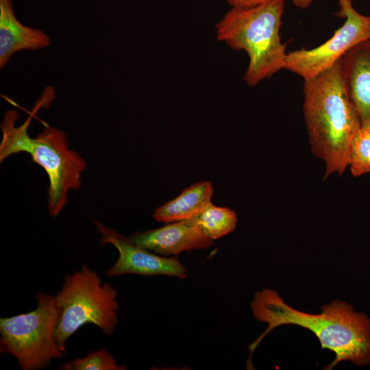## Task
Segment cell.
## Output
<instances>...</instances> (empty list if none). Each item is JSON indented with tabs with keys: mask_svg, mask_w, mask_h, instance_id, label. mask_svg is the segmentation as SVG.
I'll list each match as a JSON object with an SVG mask.
<instances>
[{
	"mask_svg": "<svg viewBox=\"0 0 370 370\" xmlns=\"http://www.w3.org/2000/svg\"><path fill=\"white\" fill-rule=\"evenodd\" d=\"M251 308L258 321L268 324L248 347L251 356L272 330L292 324L310 330L322 348L335 353V359L324 369H332L343 360L358 366L370 364V319L346 302L334 300L322 306L320 314H309L288 306L276 291L266 288L256 293Z\"/></svg>",
	"mask_w": 370,
	"mask_h": 370,
	"instance_id": "1",
	"label": "cell"
},
{
	"mask_svg": "<svg viewBox=\"0 0 370 370\" xmlns=\"http://www.w3.org/2000/svg\"><path fill=\"white\" fill-rule=\"evenodd\" d=\"M304 116L312 153L325 164L323 180L349 167L352 139L362 127L344 82L341 60L304 83Z\"/></svg>",
	"mask_w": 370,
	"mask_h": 370,
	"instance_id": "2",
	"label": "cell"
},
{
	"mask_svg": "<svg viewBox=\"0 0 370 370\" xmlns=\"http://www.w3.org/2000/svg\"><path fill=\"white\" fill-rule=\"evenodd\" d=\"M52 92L47 91L19 126L16 125L19 116L18 111L15 109L6 111L1 123L0 162L13 154L29 153L32 161L44 169L48 175L47 208L49 214L56 217L67 202L69 191L80 188L81 174L86 169V162L69 148L67 137L60 129L47 125L36 138L28 134L32 118L41 107L49 103L53 96Z\"/></svg>",
	"mask_w": 370,
	"mask_h": 370,
	"instance_id": "3",
	"label": "cell"
},
{
	"mask_svg": "<svg viewBox=\"0 0 370 370\" xmlns=\"http://www.w3.org/2000/svg\"><path fill=\"white\" fill-rule=\"evenodd\" d=\"M284 12V0L232 8L216 25L219 41L247 52L249 61L244 79L250 86L284 69L287 53L280 34Z\"/></svg>",
	"mask_w": 370,
	"mask_h": 370,
	"instance_id": "4",
	"label": "cell"
},
{
	"mask_svg": "<svg viewBox=\"0 0 370 370\" xmlns=\"http://www.w3.org/2000/svg\"><path fill=\"white\" fill-rule=\"evenodd\" d=\"M117 295L112 284L102 283L97 273L86 264L65 275L56 295L61 310L56 338L64 354L67 340L84 325H95L104 334H112L119 322Z\"/></svg>",
	"mask_w": 370,
	"mask_h": 370,
	"instance_id": "5",
	"label": "cell"
},
{
	"mask_svg": "<svg viewBox=\"0 0 370 370\" xmlns=\"http://www.w3.org/2000/svg\"><path fill=\"white\" fill-rule=\"evenodd\" d=\"M36 298L34 310L0 319V352L13 356L23 370L47 368L64 354L56 338L61 315L56 295L39 292Z\"/></svg>",
	"mask_w": 370,
	"mask_h": 370,
	"instance_id": "6",
	"label": "cell"
},
{
	"mask_svg": "<svg viewBox=\"0 0 370 370\" xmlns=\"http://www.w3.org/2000/svg\"><path fill=\"white\" fill-rule=\"evenodd\" d=\"M339 14L345 21L333 36L317 47L287 53L284 69L304 80L328 70L352 48L370 39V16L363 15L353 7L352 0H338Z\"/></svg>",
	"mask_w": 370,
	"mask_h": 370,
	"instance_id": "7",
	"label": "cell"
},
{
	"mask_svg": "<svg viewBox=\"0 0 370 370\" xmlns=\"http://www.w3.org/2000/svg\"><path fill=\"white\" fill-rule=\"evenodd\" d=\"M101 245L110 244L119 252L115 263L107 271L109 276L137 274L145 276L168 275L184 279L187 269L177 258H166L132 243L129 237L94 220Z\"/></svg>",
	"mask_w": 370,
	"mask_h": 370,
	"instance_id": "8",
	"label": "cell"
},
{
	"mask_svg": "<svg viewBox=\"0 0 370 370\" xmlns=\"http://www.w3.org/2000/svg\"><path fill=\"white\" fill-rule=\"evenodd\" d=\"M129 238L134 244L160 256L177 255L183 251L206 249L213 245V241L203 233L195 219L135 232Z\"/></svg>",
	"mask_w": 370,
	"mask_h": 370,
	"instance_id": "9",
	"label": "cell"
},
{
	"mask_svg": "<svg viewBox=\"0 0 370 370\" xmlns=\"http://www.w3.org/2000/svg\"><path fill=\"white\" fill-rule=\"evenodd\" d=\"M341 63L347 90L361 125L370 127V39L348 51Z\"/></svg>",
	"mask_w": 370,
	"mask_h": 370,
	"instance_id": "10",
	"label": "cell"
},
{
	"mask_svg": "<svg viewBox=\"0 0 370 370\" xmlns=\"http://www.w3.org/2000/svg\"><path fill=\"white\" fill-rule=\"evenodd\" d=\"M50 44L42 30L22 24L16 17L12 0H0V68L21 50H38Z\"/></svg>",
	"mask_w": 370,
	"mask_h": 370,
	"instance_id": "11",
	"label": "cell"
},
{
	"mask_svg": "<svg viewBox=\"0 0 370 370\" xmlns=\"http://www.w3.org/2000/svg\"><path fill=\"white\" fill-rule=\"evenodd\" d=\"M211 182H200L185 188L175 199L158 208L153 219L169 223L197 217L212 202Z\"/></svg>",
	"mask_w": 370,
	"mask_h": 370,
	"instance_id": "12",
	"label": "cell"
},
{
	"mask_svg": "<svg viewBox=\"0 0 370 370\" xmlns=\"http://www.w3.org/2000/svg\"><path fill=\"white\" fill-rule=\"evenodd\" d=\"M195 220L203 233L213 241L232 232L236 225L237 217L232 210L211 203Z\"/></svg>",
	"mask_w": 370,
	"mask_h": 370,
	"instance_id": "13",
	"label": "cell"
},
{
	"mask_svg": "<svg viewBox=\"0 0 370 370\" xmlns=\"http://www.w3.org/2000/svg\"><path fill=\"white\" fill-rule=\"evenodd\" d=\"M349 167L354 177L370 173V127H361L349 149Z\"/></svg>",
	"mask_w": 370,
	"mask_h": 370,
	"instance_id": "14",
	"label": "cell"
},
{
	"mask_svg": "<svg viewBox=\"0 0 370 370\" xmlns=\"http://www.w3.org/2000/svg\"><path fill=\"white\" fill-rule=\"evenodd\" d=\"M106 348L89 352L83 358H75L59 367L60 370H123Z\"/></svg>",
	"mask_w": 370,
	"mask_h": 370,
	"instance_id": "15",
	"label": "cell"
},
{
	"mask_svg": "<svg viewBox=\"0 0 370 370\" xmlns=\"http://www.w3.org/2000/svg\"><path fill=\"white\" fill-rule=\"evenodd\" d=\"M232 8H245L257 6L271 0H226Z\"/></svg>",
	"mask_w": 370,
	"mask_h": 370,
	"instance_id": "16",
	"label": "cell"
},
{
	"mask_svg": "<svg viewBox=\"0 0 370 370\" xmlns=\"http://www.w3.org/2000/svg\"><path fill=\"white\" fill-rule=\"evenodd\" d=\"M292 3L300 9H306L314 0H291Z\"/></svg>",
	"mask_w": 370,
	"mask_h": 370,
	"instance_id": "17",
	"label": "cell"
}]
</instances>
